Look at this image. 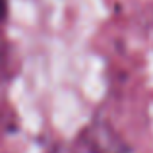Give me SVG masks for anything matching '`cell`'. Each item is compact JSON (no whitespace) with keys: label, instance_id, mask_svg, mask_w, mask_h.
<instances>
[{"label":"cell","instance_id":"6da1fadb","mask_svg":"<svg viewBox=\"0 0 153 153\" xmlns=\"http://www.w3.org/2000/svg\"><path fill=\"white\" fill-rule=\"evenodd\" d=\"M8 16V0H0V22H4Z\"/></svg>","mask_w":153,"mask_h":153}]
</instances>
